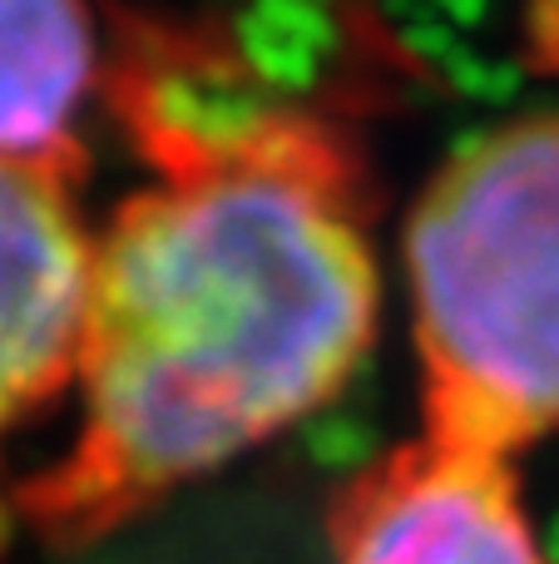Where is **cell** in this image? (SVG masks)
<instances>
[{
    "label": "cell",
    "instance_id": "6da1fadb",
    "mask_svg": "<svg viewBox=\"0 0 559 564\" xmlns=\"http://www.w3.org/2000/svg\"><path fill=\"white\" fill-rule=\"evenodd\" d=\"M154 184L95 238L79 421L15 490L45 545H89L307 421L376 332L352 159L317 119L144 124Z\"/></svg>",
    "mask_w": 559,
    "mask_h": 564
},
{
    "label": "cell",
    "instance_id": "277c9868",
    "mask_svg": "<svg viewBox=\"0 0 559 564\" xmlns=\"http://www.w3.org/2000/svg\"><path fill=\"white\" fill-rule=\"evenodd\" d=\"M332 564H550L511 460L416 436L357 480L332 525Z\"/></svg>",
    "mask_w": 559,
    "mask_h": 564
},
{
    "label": "cell",
    "instance_id": "3957f363",
    "mask_svg": "<svg viewBox=\"0 0 559 564\" xmlns=\"http://www.w3.org/2000/svg\"><path fill=\"white\" fill-rule=\"evenodd\" d=\"M89 263L75 169L0 164V441L75 387Z\"/></svg>",
    "mask_w": 559,
    "mask_h": 564
},
{
    "label": "cell",
    "instance_id": "5b68a950",
    "mask_svg": "<svg viewBox=\"0 0 559 564\" xmlns=\"http://www.w3.org/2000/svg\"><path fill=\"white\" fill-rule=\"evenodd\" d=\"M95 69V20L79 6H0V164L75 169V119Z\"/></svg>",
    "mask_w": 559,
    "mask_h": 564
},
{
    "label": "cell",
    "instance_id": "7a4b0ae2",
    "mask_svg": "<svg viewBox=\"0 0 559 564\" xmlns=\"http://www.w3.org/2000/svg\"><path fill=\"white\" fill-rule=\"evenodd\" d=\"M421 436L511 460L559 431V115L456 154L406 228Z\"/></svg>",
    "mask_w": 559,
    "mask_h": 564
}]
</instances>
